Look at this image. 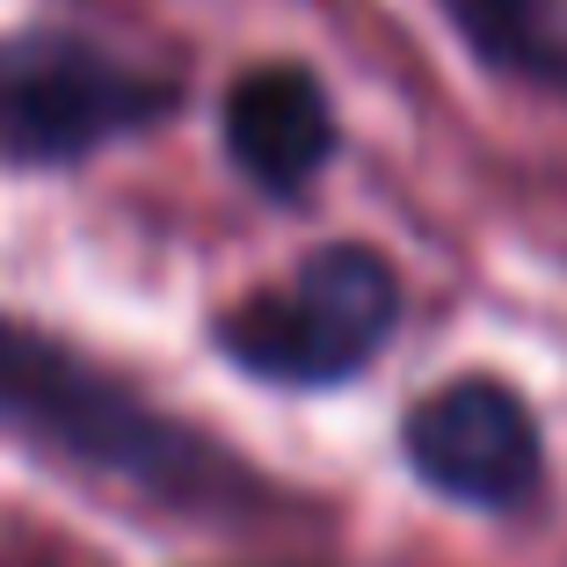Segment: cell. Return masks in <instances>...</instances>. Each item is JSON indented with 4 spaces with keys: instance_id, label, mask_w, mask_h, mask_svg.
<instances>
[{
    "instance_id": "277c9868",
    "label": "cell",
    "mask_w": 567,
    "mask_h": 567,
    "mask_svg": "<svg viewBox=\"0 0 567 567\" xmlns=\"http://www.w3.org/2000/svg\"><path fill=\"white\" fill-rule=\"evenodd\" d=\"M538 422L502 379H451L422 393L408 415V466L436 495L481 502V509H517L538 487Z\"/></svg>"
},
{
    "instance_id": "8992f818",
    "label": "cell",
    "mask_w": 567,
    "mask_h": 567,
    "mask_svg": "<svg viewBox=\"0 0 567 567\" xmlns=\"http://www.w3.org/2000/svg\"><path fill=\"white\" fill-rule=\"evenodd\" d=\"M444 8L481 44V59L509 73H560V37L546 22V0H444Z\"/></svg>"
},
{
    "instance_id": "5b68a950",
    "label": "cell",
    "mask_w": 567,
    "mask_h": 567,
    "mask_svg": "<svg viewBox=\"0 0 567 567\" xmlns=\"http://www.w3.org/2000/svg\"><path fill=\"white\" fill-rule=\"evenodd\" d=\"M226 146L262 189H299L334 153V117L313 73L299 66H255L226 95Z\"/></svg>"
},
{
    "instance_id": "6da1fadb",
    "label": "cell",
    "mask_w": 567,
    "mask_h": 567,
    "mask_svg": "<svg viewBox=\"0 0 567 567\" xmlns=\"http://www.w3.org/2000/svg\"><path fill=\"white\" fill-rule=\"evenodd\" d=\"M0 430L66 451L95 473L138 481L153 495H189V487L218 481V451L138 408L87 357L59 350L30 328H8V320H0Z\"/></svg>"
},
{
    "instance_id": "7a4b0ae2",
    "label": "cell",
    "mask_w": 567,
    "mask_h": 567,
    "mask_svg": "<svg viewBox=\"0 0 567 567\" xmlns=\"http://www.w3.org/2000/svg\"><path fill=\"white\" fill-rule=\"evenodd\" d=\"M401 313V277L379 248H320L299 262V277L277 291H255L218 320V342L234 364L277 385H328L357 371L385 342Z\"/></svg>"
},
{
    "instance_id": "3957f363",
    "label": "cell",
    "mask_w": 567,
    "mask_h": 567,
    "mask_svg": "<svg viewBox=\"0 0 567 567\" xmlns=\"http://www.w3.org/2000/svg\"><path fill=\"white\" fill-rule=\"evenodd\" d=\"M167 102L175 87L117 66V59H95L81 44L0 51V153L8 161H66V153L153 124Z\"/></svg>"
}]
</instances>
